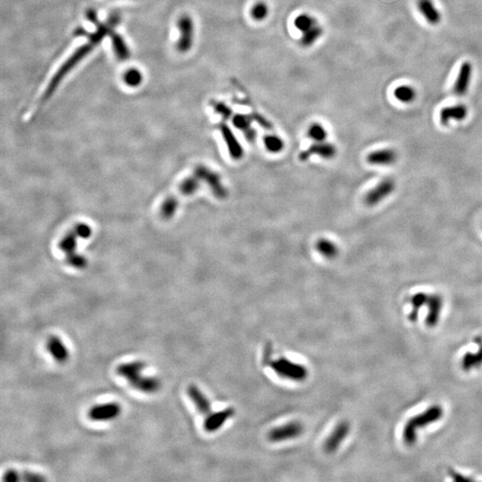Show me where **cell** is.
<instances>
[{"instance_id": "obj_29", "label": "cell", "mask_w": 482, "mask_h": 482, "mask_svg": "<svg viewBox=\"0 0 482 482\" xmlns=\"http://www.w3.org/2000/svg\"><path fill=\"white\" fill-rule=\"evenodd\" d=\"M316 24L317 23L315 18L308 14H301L298 16H296V18L294 21L295 28L302 32L309 30Z\"/></svg>"}, {"instance_id": "obj_7", "label": "cell", "mask_w": 482, "mask_h": 482, "mask_svg": "<svg viewBox=\"0 0 482 482\" xmlns=\"http://www.w3.org/2000/svg\"><path fill=\"white\" fill-rule=\"evenodd\" d=\"M303 429L304 428L301 423L291 422L271 429L268 438L271 442H283L298 437L303 432Z\"/></svg>"}, {"instance_id": "obj_27", "label": "cell", "mask_w": 482, "mask_h": 482, "mask_svg": "<svg viewBox=\"0 0 482 482\" xmlns=\"http://www.w3.org/2000/svg\"><path fill=\"white\" fill-rule=\"evenodd\" d=\"M321 34H322V29L321 26L316 24L311 29L303 32L300 40L301 45L303 47H310L316 42V40L320 38Z\"/></svg>"}, {"instance_id": "obj_23", "label": "cell", "mask_w": 482, "mask_h": 482, "mask_svg": "<svg viewBox=\"0 0 482 482\" xmlns=\"http://www.w3.org/2000/svg\"><path fill=\"white\" fill-rule=\"evenodd\" d=\"M482 365V344L479 346L477 352H466L462 356L461 366L464 372H470Z\"/></svg>"}, {"instance_id": "obj_4", "label": "cell", "mask_w": 482, "mask_h": 482, "mask_svg": "<svg viewBox=\"0 0 482 482\" xmlns=\"http://www.w3.org/2000/svg\"><path fill=\"white\" fill-rule=\"evenodd\" d=\"M396 188V182L391 178H386L375 187L370 189L364 197V203L368 207H375L390 196Z\"/></svg>"}, {"instance_id": "obj_25", "label": "cell", "mask_w": 482, "mask_h": 482, "mask_svg": "<svg viewBox=\"0 0 482 482\" xmlns=\"http://www.w3.org/2000/svg\"><path fill=\"white\" fill-rule=\"evenodd\" d=\"M316 250L325 258H334L339 255V247L333 241L327 239H320L315 244Z\"/></svg>"}, {"instance_id": "obj_26", "label": "cell", "mask_w": 482, "mask_h": 482, "mask_svg": "<svg viewBox=\"0 0 482 482\" xmlns=\"http://www.w3.org/2000/svg\"><path fill=\"white\" fill-rule=\"evenodd\" d=\"M428 294H426L424 292H418L412 296V298H411L412 310L408 315V319L410 321H412V322L417 321L420 309L424 305H426V303L428 300Z\"/></svg>"}, {"instance_id": "obj_20", "label": "cell", "mask_w": 482, "mask_h": 482, "mask_svg": "<svg viewBox=\"0 0 482 482\" xmlns=\"http://www.w3.org/2000/svg\"><path fill=\"white\" fill-rule=\"evenodd\" d=\"M419 11L430 25H438L441 21V15L434 5L432 0H419Z\"/></svg>"}, {"instance_id": "obj_24", "label": "cell", "mask_w": 482, "mask_h": 482, "mask_svg": "<svg viewBox=\"0 0 482 482\" xmlns=\"http://www.w3.org/2000/svg\"><path fill=\"white\" fill-rule=\"evenodd\" d=\"M109 36L112 40V46L116 57L121 61L128 59L130 57V50L127 48V45L125 44L123 38L117 33L113 32V30L110 32Z\"/></svg>"}, {"instance_id": "obj_14", "label": "cell", "mask_w": 482, "mask_h": 482, "mask_svg": "<svg viewBox=\"0 0 482 482\" xmlns=\"http://www.w3.org/2000/svg\"><path fill=\"white\" fill-rule=\"evenodd\" d=\"M234 414L235 411L233 408H226L217 413L209 414L204 423V428L207 432L216 431Z\"/></svg>"}, {"instance_id": "obj_11", "label": "cell", "mask_w": 482, "mask_h": 482, "mask_svg": "<svg viewBox=\"0 0 482 482\" xmlns=\"http://www.w3.org/2000/svg\"><path fill=\"white\" fill-rule=\"evenodd\" d=\"M350 430L349 424L346 422L340 423L335 427L332 432L326 439L324 443L325 451L327 453H334L340 448L341 443L344 441L345 438L348 435Z\"/></svg>"}, {"instance_id": "obj_12", "label": "cell", "mask_w": 482, "mask_h": 482, "mask_svg": "<svg viewBox=\"0 0 482 482\" xmlns=\"http://www.w3.org/2000/svg\"><path fill=\"white\" fill-rule=\"evenodd\" d=\"M399 158L398 152L392 148H382L370 153L367 156V162L373 165L388 166L394 164Z\"/></svg>"}, {"instance_id": "obj_6", "label": "cell", "mask_w": 482, "mask_h": 482, "mask_svg": "<svg viewBox=\"0 0 482 482\" xmlns=\"http://www.w3.org/2000/svg\"><path fill=\"white\" fill-rule=\"evenodd\" d=\"M197 176L206 181L212 192L219 199H225L228 197V190L223 186L220 175L205 166H198L196 170Z\"/></svg>"}, {"instance_id": "obj_33", "label": "cell", "mask_w": 482, "mask_h": 482, "mask_svg": "<svg viewBox=\"0 0 482 482\" xmlns=\"http://www.w3.org/2000/svg\"><path fill=\"white\" fill-rule=\"evenodd\" d=\"M124 81L125 83L131 87H137L142 81V75L137 69H131L127 71L124 74Z\"/></svg>"}, {"instance_id": "obj_13", "label": "cell", "mask_w": 482, "mask_h": 482, "mask_svg": "<svg viewBox=\"0 0 482 482\" xmlns=\"http://www.w3.org/2000/svg\"><path fill=\"white\" fill-rule=\"evenodd\" d=\"M219 129L222 138H224V141L226 143L227 148L231 158L235 160H239L242 158L244 155V150L231 129L229 128L225 123L220 124Z\"/></svg>"}, {"instance_id": "obj_17", "label": "cell", "mask_w": 482, "mask_h": 482, "mask_svg": "<svg viewBox=\"0 0 482 482\" xmlns=\"http://www.w3.org/2000/svg\"><path fill=\"white\" fill-rule=\"evenodd\" d=\"M187 395L199 413L205 415H209L211 413L212 406L210 401L197 386L190 385L187 388Z\"/></svg>"}, {"instance_id": "obj_15", "label": "cell", "mask_w": 482, "mask_h": 482, "mask_svg": "<svg viewBox=\"0 0 482 482\" xmlns=\"http://www.w3.org/2000/svg\"><path fill=\"white\" fill-rule=\"evenodd\" d=\"M129 383L134 389H138L143 393L147 394L156 393L161 387L159 379H156L154 377L142 376L141 374L130 379Z\"/></svg>"}, {"instance_id": "obj_39", "label": "cell", "mask_w": 482, "mask_h": 482, "mask_svg": "<svg viewBox=\"0 0 482 482\" xmlns=\"http://www.w3.org/2000/svg\"><path fill=\"white\" fill-rule=\"evenodd\" d=\"M474 343H476V344L479 345V346H480V345H482V336H478V337H476V338L474 339Z\"/></svg>"}, {"instance_id": "obj_30", "label": "cell", "mask_w": 482, "mask_h": 482, "mask_svg": "<svg viewBox=\"0 0 482 482\" xmlns=\"http://www.w3.org/2000/svg\"><path fill=\"white\" fill-rule=\"evenodd\" d=\"M264 143L266 149L272 154L281 152L284 148V142L280 137L276 135H268L264 138Z\"/></svg>"}, {"instance_id": "obj_22", "label": "cell", "mask_w": 482, "mask_h": 482, "mask_svg": "<svg viewBox=\"0 0 482 482\" xmlns=\"http://www.w3.org/2000/svg\"><path fill=\"white\" fill-rule=\"evenodd\" d=\"M145 367H146V364L142 361H134L131 363L120 364L116 368V373L121 377L127 379L129 381L135 376L141 374Z\"/></svg>"}, {"instance_id": "obj_32", "label": "cell", "mask_w": 482, "mask_h": 482, "mask_svg": "<svg viewBox=\"0 0 482 482\" xmlns=\"http://www.w3.org/2000/svg\"><path fill=\"white\" fill-rule=\"evenodd\" d=\"M268 14H269L268 5L264 2H258L252 7L251 16L254 20L258 21V22L265 20Z\"/></svg>"}, {"instance_id": "obj_37", "label": "cell", "mask_w": 482, "mask_h": 482, "mask_svg": "<svg viewBox=\"0 0 482 482\" xmlns=\"http://www.w3.org/2000/svg\"><path fill=\"white\" fill-rule=\"evenodd\" d=\"M22 480H24L25 482H43L45 481L44 478L42 476H40L39 474H36V473H32V472H25L23 475H22Z\"/></svg>"}, {"instance_id": "obj_8", "label": "cell", "mask_w": 482, "mask_h": 482, "mask_svg": "<svg viewBox=\"0 0 482 482\" xmlns=\"http://www.w3.org/2000/svg\"><path fill=\"white\" fill-rule=\"evenodd\" d=\"M121 405L118 403H107L93 406L89 411V419L95 422H105L115 419L121 413Z\"/></svg>"}, {"instance_id": "obj_35", "label": "cell", "mask_w": 482, "mask_h": 482, "mask_svg": "<svg viewBox=\"0 0 482 482\" xmlns=\"http://www.w3.org/2000/svg\"><path fill=\"white\" fill-rule=\"evenodd\" d=\"M198 187V183L196 179L190 178L183 183V191L186 194H191L193 192L196 191Z\"/></svg>"}, {"instance_id": "obj_31", "label": "cell", "mask_w": 482, "mask_h": 482, "mask_svg": "<svg viewBox=\"0 0 482 482\" xmlns=\"http://www.w3.org/2000/svg\"><path fill=\"white\" fill-rule=\"evenodd\" d=\"M307 135L316 142H321L324 141L327 137V132L320 123H313L308 129Z\"/></svg>"}, {"instance_id": "obj_2", "label": "cell", "mask_w": 482, "mask_h": 482, "mask_svg": "<svg viewBox=\"0 0 482 482\" xmlns=\"http://www.w3.org/2000/svg\"><path fill=\"white\" fill-rule=\"evenodd\" d=\"M444 409L439 404H434L426 409L423 413L409 419L403 428V439L404 443L412 446L417 440L418 430L437 423L442 419Z\"/></svg>"}, {"instance_id": "obj_16", "label": "cell", "mask_w": 482, "mask_h": 482, "mask_svg": "<svg viewBox=\"0 0 482 482\" xmlns=\"http://www.w3.org/2000/svg\"><path fill=\"white\" fill-rule=\"evenodd\" d=\"M47 348L51 356L59 364H64L69 358V351L61 339L56 336L50 337L47 343Z\"/></svg>"}, {"instance_id": "obj_34", "label": "cell", "mask_w": 482, "mask_h": 482, "mask_svg": "<svg viewBox=\"0 0 482 482\" xmlns=\"http://www.w3.org/2000/svg\"><path fill=\"white\" fill-rule=\"evenodd\" d=\"M214 108L215 110V112L219 114H221V116L224 119H229L231 117V110L230 107H228L225 104L223 103H216L214 104Z\"/></svg>"}, {"instance_id": "obj_21", "label": "cell", "mask_w": 482, "mask_h": 482, "mask_svg": "<svg viewBox=\"0 0 482 482\" xmlns=\"http://www.w3.org/2000/svg\"><path fill=\"white\" fill-rule=\"evenodd\" d=\"M252 118L250 115L246 114H236L232 118V123L233 125L239 129L241 132L245 134L246 138L249 141H254L256 139V131L251 127Z\"/></svg>"}, {"instance_id": "obj_18", "label": "cell", "mask_w": 482, "mask_h": 482, "mask_svg": "<svg viewBox=\"0 0 482 482\" xmlns=\"http://www.w3.org/2000/svg\"><path fill=\"white\" fill-rule=\"evenodd\" d=\"M472 65L469 62H464L461 65L457 79L454 86V91L458 96H463L467 92L470 81L472 79Z\"/></svg>"}, {"instance_id": "obj_10", "label": "cell", "mask_w": 482, "mask_h": 482, "mask_svg": "<svg viewBox=\"0 0 482 482\" xmlns=\"http://www.w3.org/2000/svg\"><path fill=\"white\" fill-rule=\"evenodd\" d=\"M428 307V314L425 319V323L428 328H434L438 325L442 312L444 300L439 294H429L426 303Z\"/></svg>"}, {"instance_id": "obj_36", "label": "cell", "mask_w": 482, "mask_h": 482, "mask_svg": "<svg viewBox=\"0 0 482 482\" xmlns=\"http://www.w3.org/2000/svg\"><path fill=\"white\" fill-rule=\"evenodd\" d=\"M22 476L15 470H8L4 475V481L6 482H20Z\"/></svg>"}, {"instance_id": "obj_19", "label": "cell", "mask_w": 482, "mask_h": 482, "mask_svg": "<svg viewBox=\"0 0 482 482\" xmlns=\"http://www.w3.org/2000/svg\"><path fill=\"white\" fill-rule=\"evenodd\" d=\"M468 110L463 105H456L453 107H445L440 111L439 119L440 123L447 125L450 121H462L467 116Z\"/></svg>"}, {"instance_id": "obj_3", "label": "cell", "mask_w": 482, "mask_h": 482, "mask_svg": "<svg viewBox=\"0 0 482 482\" xmlns=\"http://www.w3.org/2000/svg\"><path fill=\"white\" fill-rule=\"evenodd\" d=\"M271 354H272V348L271 345H267L264 353V359H263L264 364L270 365L271 369L278 374V376L295 381H301L306 379L308 375V371L304 365L295 364L285 357H281L279 359H272Z\"/></svg>"}, {"instance_id": "obj_9", "label": "cell", "mask_w": 482, "mask_h": 482, "mask_svg": "<svg viewBox=\"0 0 482 482\" xmlns=\"http://www.w3.org/2000/svg\"><path fill=\"white\" fill-rule=\"evenodd\" d=\"M336 154H337V148L334 145L321 141L311 145L306 150L299 154L298 158L302 162H305L313 156H319L321 158L328 159V158H334Z\"/></svg>"}, {"instance_id": "obj_38", "label": "cell", "mask_w": 482, "mask_h": 482, "mask_svg": "<svg viewBox=\"0 0 482 482\" xmlns=\"http://www.w3.org/2000/svg\"><path fill=\"white\" fill-rule=\"evenodd\" d=\"M450 476L453 478L454 481L455 482H466V481H471V479L469 478H466L465 476H462V474L458 473V472H455V471H450Z\"/></svg>"}, {"instance_id": "obj_28", "label": "cell", "mask_w": 482, "mask_h": 482, "mask_svg": "<svg viewBox=\"0 0 482 482\" xmlns=\"http://www.w3.org/2000/svg\"><path fill=\"white\" fill-rule=\"evenodd\" d=\"M394 94H395V97L396 99L403 102V103H410L412 102L415 99V90L410 87V86H406V85H403V86H399L397 89H395L394 91Z\"/></svg>"}, {"instance_id": "obj_1", "label": "cell", "mask_w": 482, "mask_h": 482, "mask_svg": "<svg viewBox=\"0 0 482 482\" xmlns=\"http://www.w3.org/2000/svg\"><path fill=\"white\" fill-rule=\"evenodd\" d=\"M86 15H87L88 20L90 21L92 24L96 25L97 30L93 33H86V31H84V30H80V31L78 30L76 32L77 35L87 36L89 38V41L82 46H80L79 49L76 50L68 59L65 61V63L62 64V66L55 73L53 78L50 80V83L46 88L43 97H42L43 101L50 99V97L52 96V94L54 93L55 89L57 88V86L62 81V80L66 76V74H68L76 64H79L80 62L83 59L86 55H88L103 40L104 38L107 35L110 34V32L113 30L112 29H113V26L117 25V23L119 22L118 16L113 15L112 17H110L108 22H107L105 24H101L98 20V16L94 10L87 11Z\"/></svg>"}, {"instance_id": "obj_5", "label": "cell", "mask_w": 482, "mask_h": 482, "mask_svg": "<svg viewBox=\"0 0 482 482\" xmlns=\"http://www.w3.org/2000/svg\"><path fill=\"white\" fill-rule=\"evenodd\" d=\"M178 29L180 30V39L177 49L180 52L185 53L191 49L194 40V24L190 16L182 15L178 21Z\"/></svg>"}]
</instances>
